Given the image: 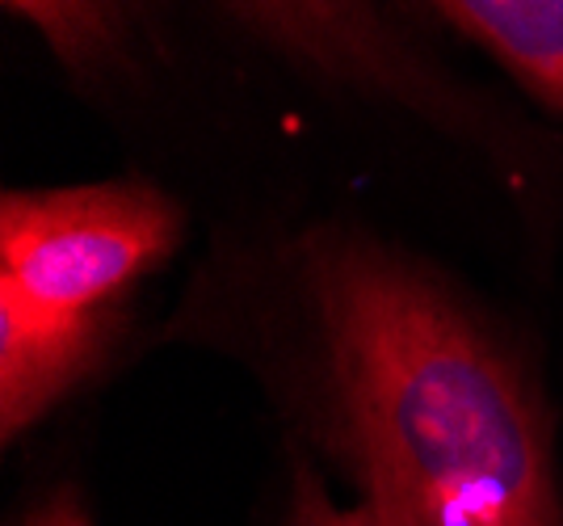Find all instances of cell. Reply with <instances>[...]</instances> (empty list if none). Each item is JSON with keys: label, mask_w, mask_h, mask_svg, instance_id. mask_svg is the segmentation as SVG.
<instances>
[{"label": "cell", "mask_w": 563, "mask_h": 526, "mask_svg": "<svg viewBox=\"0 0 563 526\" xmlns=\"http://www.w3.org/2000/svg\"><path fill=\"white\" fill-rule=\"evenodd\" d=\"M68 68H89L114 47V0H4Z\"/></svg>", "instance_id": "cell-5"}, {"label": "cell", "mask_w": 563, "mask_h": 526, "mask_svg": "<svg viewBox=\"0 0 563 526\" xmlns=\"http://www.w3.org/2000/svg\"><path fill=\"white\" fill-rule=\"evenodd\" d=\"M22 526H93V518H89L85 502L71 489H64V493H51L43 505H34Z\"/></svg>", "instance_id": "cell-7"}, {"label": "cell", "mask_w": 563, "mask_h": 526, "mask_svg": "<svg viewBox=\"0 0 563 526\" xmlns=\"http://www.w3.org/2000/svg\"><path fill=\"white\" fill-rule=\"evenodd\" d=\"M181 216L147 182L0 198V430L18 438L93 366L106 316L168 262Z\"/></svg>", "instance_id": "cell-2"}, {"label": "cell", "mask_w": 563, "mask_h": 526, "mask_svg": "<svg viewBox=\"0 0 563 526\" xmlns=\"http://www.w3.org/2000/svg\"><path fill=\"white\" fill-rule=\"evenodd\" d=\"M332 426L378 526H563L551 430L496 337L371 240L307 257Z\"/></svg>", "instance_id": "cell-1"}, {"label": "cell", "mask_w": 563, "mask_h": 526, "mask_svg": "<svg viewBox=\"0 0 563 526\" xmlns=\"http://www.w3.org/2000/svg\"><path fill=\"white\" fill-rule=\"evenodd\" d=\"M454 30L505 64L530 94L563 110V0H429Z\"/></svg>", "instance_id": "cell-4"}, {"label": "cell", "mask_w": 563, "mask_h": 526, "mask_svg": "<svg viewBox=\"0 0 563 526\" xmlns=\"http://www.w3.org/2000/svg\"><path fill=\"white\" fill-rule=\"evenodd\" d=\"M223 4L257 34H265L274 47L316 73L408 101L417 110H438L433 80L387 30L371 0H223Z\"/></svg>", "instance_id": "cell-3"}, {"label": "cell", "mask_w": 563, "mask_h": 526, "mask_svg": "<svg viewBox=\"0 0 563 526\" xmlns=\"http://www.w3.org/2000/svg\"><path fill=\"white\" fill-rule=\"evenodd\" d=\"M286 526H378V523L362 502L336 505L324 493V484L316 480V472L299 468V476H295V502H290Z\"/></svg>", "instance_id": "cell-6"}]
</instances>
